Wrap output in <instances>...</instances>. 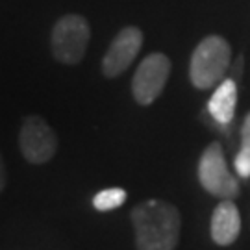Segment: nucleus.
Returning a JSON list of instances; mask_svg holds the SVG:
<instances>
[{"label": "nucleus", "mask_w": 250, "mask_h": 250, "mask_svg": "<svg viewBox=\"0 0 250 250\" xmlns=\"http://www.w3.org/2000/svg\"><path fill=\"white\" fill-rule=\"evenodd\" d=\"M241 232V217L239 209L232 200H223L215 208L211 217V237L217 245L228 247L232 245Z\"/></svg>", "instance_id": "6e6552de"}, {"label": "nucleus", "mask_w": 250, "mask_h": 250, "mask_svg": "<svg viewBox=\"0 0 250 250\" xmlns=\"http://www.w3.org/2000/svg\"><path fill=\"white\" fill-rule=\"evenodd\" d=\"M141 46H143V32L135 26L123 28L111 41L107 52L104 54V60H102L104 76L115 78L119 74H123L132 65Z\"/></svg>", "instance_id": "0eeeda50"}, {"label": "nucleus", "mask_w": 250, "mask_h": 250, "mask_svg": "<svg viewBox=\"0 0 250 250\" xmlns=\"http://www.w3.org/2000/svg\"><path fill=\"white\" fill-rule=\"evenodd\" d=\"M4 188H6V167H4V160H2V154H0V193Z\"/></svg>", "instance_id": "f8f14e48"}, {"label": "nucleus", "mask_w": 250, "mask_h": 250, "mask_svg": "<svg viewBox=\"0 0 250 250\" xmlns=\"http://www.w3.org/2000/svg\"><path fill=\"white\" fill-rule=\"evenodd\" d=\"M91 30L89 22L82 15H65L52 28L50 46L52 54L58 62L65 65H76L82 62L83 54L87 50Z\"/></svg>", "instance_id": "7ed1b4c3"}, {"label": "nucleus", "mask_w": 250, "mask_h": 250, "mask_svg": "<svg viewBox=\"0 0 250 250\" xmlns=\"http://www.w3.org/2000/svg\"><path fill=\"white\" fill-rule=\"evenodd\" d=\"M137 250H174L180 237V213L165 200H146L132 209Z\"/></svg>", "instance_id": "f257e3e1"}, {"label": "nucleus", "mask_w": 250, "mask_h": 250, "mask_svg": "<svg viewBox=\"0 0 250 250\" xmlns=\"http://www.w3.org/2000/svg\"><path fill=\"white\" fill-rule=\"evenodd\" d=\"M19 146L28 163L43 165L56 156L58 137L43 117L28 115L19 132Z\"/></svg>", "instance_id": "39448f33"}, {"label": "nucleus", "mask_w": 250, "mask_h": 250, "mask_svg": "<svg viewBox=\"0 0 250 250\" xmlns=\"http://www.w3.org/2000/svg\"><path fill=\"white\" fill-rule=\"evenodd\" d=\"M235 170L237 176H250V113L245 117L241 126V150L235 156Z\"/></svg>", "instance_id": "9d476101"}, {"label": "nucleus", "mask_w": 250, "mask_h": 250, "mask_svg": "<svg viewBox=\"0 0 250 250\" xmlns=\"http://www.w3.org/2000/svg\"><path fill=\"white\" fill-rule=\"evenodd\" d=\"M169 72L170 62L165 54H148L143 62L139 63L134 74V80H132V93H134L137 104L150 106L161 95V91L167 83V78H169Z\"/></svg>", "instance_id": "423d86ee"}, {"label": "nucleus", "mask_w": 250, "mask_h": 250, "mask_svg": "<svg viewBox=\"0 0 250 250\" xmlns=\"http://www.w3.org/2000/svg\"><path fill=\"white\" fill-rule=\"evenodd\" d=\"M126 198H128V195H126L125 189L109 188L95 195L93 206H95L99 211H111V209H117V208H121V206L125 204Z\"/></svg>", "instance_id": "9b49d317"}, {"label": "nucleus", "mask_w": 250, "mask_h": 250, "mask_svg": "<svg viewBox=\"0 0 250 250\" xmlns=\"http://www.w3.org/2000/svg\"><path fill=\"white\" fill-rule=\"evenodd\" d=\"M235 104H237V87L233 80H223L219 87L209 99L208 111L211 113L219 125H230L235 115Z\"/></svg>", "instance_id": "1a4fd4ad"}, {"label": "nucleus", "mask_w": 250, "mask_h": 250, "mask_svg": "<svg viewBox=\"0 0 250 250\" xmlns=\"http://www.w3.org/2000/svg\"><path fill=\"white\" fill-rule=\"evenodd\" d=\"M230 45L219 36H209L202 39L191 58V82L198 89L215 87L223 80L224 72L230 65Z\"/></svg>", "instance_id": "f03ea898"}, {"label": "nucleus", "mask_w": 250, "mask_h": 250, "mask_svg": "<svg viewBox=\"0 0 250 250\" xmlns=\"http://www.w3.org/2000/svg\"><path fill=\"white\" fill-rule=\"evenodd\" d=\"M198 180L202 188L223 200H233L239 195V182L228 170L223 148L219 143H211L204 150L198 163Z\"/></svg>", "instance_id": "20e7f679"}]
</instances>
